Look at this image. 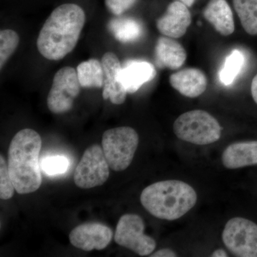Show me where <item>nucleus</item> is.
<instances>
[{"label":"nucleus","mask_w":257,"mask_h":257,"mask_svg":"<svg viewBox=\"0 0 257 257\" xmlns=\"http://www.w3.org/2000/svg\"><path fill=\"white\" fill-rule=\"evenodd\" d=\"M85 20V13L79 5L57 7L40 30L37 50L47 60H62L75 48Z\"/></svg>","instance_id":"f257e3e1"},{"label":"nucleus","mask_w":257,"mask_h":257,"mask_svg":"<svg viewBox=\"0 0 257 257\" xmlns=\"http://www.w3.org/2000/svg\"><path fill=\"white\" fill-rule=\"evenodd\" d=\"M41 148V137L32 128L20 130L10 143L8 171L18 194H30L41 186V166L39 162Z\"/></svg>","instance_id":"f03ea898"},{"label":"nucleus","mask_w":257,"mask_h":257,"mask_svg":"<svg viewBox=\"0 0 257 257\" xmlns=\"http://www.w3.org/2000/svg\"><path fill=\"white\" fill-rule=\"evenodd\" d=\"M145 209L158 219L173 221L195 206L197 195L192 186L179 180H165L146 187L140 196Z\"/></svg>","instance_id":"7ed1b4c3"},{"label":"nucleus","mask_w":257,"mask_h":257,"mask_svg":"<svg viewBox=\"0 0 257 257\" xmlns=\"http://www.w3.org/2000/svg\"><path fill=\"white\" fill-rule=\"evenodd\" d=\"M174 133L182 141L207 145L220 139L221 127L212 115L197 109L180 115L174 123Z\"/></svg>","instance_id":"20e7f679"},{"label":"nucleus","mask_w":257,"mask_h":257,"mask_svg":"<svg viewBox=\"0 0 257 257\" xmlns=\"http://www.w3.org/2000/svg\"><path fill=\"white\" fill-rule=\"evenodd\" d=\"M140 142L138 133L130 126L110 128L102 136L101 147L108 165L115 172L127 169Z\"/></svg>","instance_id":"39448f33"},{"label":"nucleus","mask_w":257,"mask_h":257,"mask_svg":"<svg viewBox=\"0 0 257 257\" xmlns=\"http://www.w3.org/2000/svg\"><path fill=\"white\" fill-rule=\"evenodd\" d=\"M145 224L141 216L135 214L121 216L114 234L115 242L141 256H149L156 248V241L145 234Z\"/></svg>","instance_id":"423d86ee"},{"label":"nucleus","mask_w":257,"mask_h":257,"mask_svg":"<svg viewBox=\"0 0 257 257\" xmlns=\"http://www.w3.org/2000/svg\"><path fill=\"white\" fill-rule=\"evenodd\" d=\"M222 240L234 256L257 257V224L251 220L241 217L230 219L225 225Z\"/></svg>","instance_id":"0eeeda50"},{"label":"nucleus","mask_w":257,"mask_h":257,"mask_svg":"<svg viewBox=\"0 0 257 257\" xmlns=\"http://www.w3.org/2000/svg\"><path fill=\"white\" fill-rule=\"evenodd\" d=\"M109 167L102 147H88L76 167L74 183L81 189H91L104 184L109 177Z\"/></svg>","instance_id":"6e6552de"},{"label":"nucleus","mask_w":257,"mask_h":257,"mask_svg":"<svg viewBox=\"0 0 257 257\" xmlns=\"http://www.w3.org/2000/svg\"><path fill=\"white\" fill-rule=\"evenodd\" d=\"M81 85L77 69L64 67L57 71L47 96V106L54 114L67 112L73 106L74 101L80 93Z\"/></svg>","instance_id":"1a4fd4ad"},{"label":"nucleus","mask_w":257,"mask_h":257,"mask_svg":"<svg viewBox=\"0 0 257 257\" xmlns=\"http://www.w3.org/2000/svg\"><path fill=\"white\" fill-rule=\"evenodd\" d=\"M112 237L113 231L109 226L100 222H87L72 230L69 241L74 247L90 251L104 249Z\"/></svg>","instance_id":"9d476101"},{"label":"nucleus","mask_w":257,"mask_h":257,"mask_svg":"<svg viewBox=\"0 0 257 257\" xmlns=\"http://www.w3.org/2000/svg\"><path fill=\"white\" fill-rule=\"evenodd\" d=\"M104 69V86L102 96L114 104H121L126 100V92L120 82L119 74L122 69L117 56L112 52H106L101 60Z\"/></svg>","instance_id":"9b49d317"},{"label":"nucleus","mask_w":257,"mask_h":257,"mask_svg":"<svg viewBox=\"0 0 257 257\" xmlns=\"http://www.w3.org/2000/svg\"><path fill=\"white\" fill-rule=\"evenodd\" d=\"M192 23V15L188 7L180 1L171 3L165 15L157 21V28L161 34L171 38H180L185 35Z\"/></svg>","instance_id":"f8f14e48"},{"label":"nucleus","mask_w":257,"mask_h":257,"mask_svg":"<svg viewBox=\"0 0 257 257\" xmlns=\"http://www.w3.org/2000/svg\"><path fill=\"white\" fill-rule=\"evenodd\" d=\"M170 83L181 94L189 98L200 96L207 87L205 74L197 68L184 69L172 74Z\"/></svg>","instance_id":"ddd939ff"},{"label":"nucleus","mask_w":257,"mask_h":257,"mask_svg":"<svg viewBox=\"0 0 257 257\" xmlns=\"http://www.w3.org/2000/svg\"><path fill=\"white\" fill-rule=\"evenodd\" d=\"M156 74V69L150 62L128 61L120 72L119 79L126 92L133 94L144 84L153 80Z\"/></svg>","instance_id":"4468645a"},{"label":"nucleus","mask_w":257,"mask_h":257,"mask_svg":"<svg viewBox=\"0 0 257 257\" xmlns=\"http://www.w3.org/2000/svg\"><path fill=\"white\" fill-rule=\"evenodd\" d=\"M157 65L160 68L178 69L187 59V52L178 42L169 37H160L155 47Z\"/></svg>","instance_id":"2eb2a0df"},{"label":"nucleus","mask_w":257,"mask_h":257,"mask_svg":"<svg viewBox=\"0 0 257 257\" xmlns=\"http://www.w3.org/2000/svg\"><path fill=\"white\" fill-rule=\"evenodd\" d=\"M203 15L223 36H229L234 32L232 11L226 0H210Z\"/></svg>","instance_id":"dca6fc26"},{"label":"nucleus","mask_w":257,"mask_h":257,"mask_svg":"<svg viewBox=\"0 0 257 257\" xmlns=\"http://www.w3.org/2000/svg\"><path fill=\"white\" fill-rule=\"evenodd\" d=\"M221 160L226 168L231 170L257 165V141L229 145L223 152Z\"/></svg>","instance_id":"f3484780"},{"label":"nucleus","mask_w":257,"mask_h":257,"mask_svg":"<svg viewBox=\"0 0 257 257\" xmlns=\"http://www.w3.org/2000/svg\"><path fill=\"white\" fill-rule=\"evenodd\" d=\"M108 29L115 38L122 43L137 41L143 33L141 24L134 18L113 19L108 24Z\"/></svg>","instance_id":"a211bd4d"},{"label":"nucleus","mask_w":257,"mask_h":257,"mask_svg":"<svg viewBox=\"0 0 257 257\" xmlns=\"http://www.w3.org/2000/svg\"><path fill=\"white\" fill-rule=\"evenodd\" d=\"M79 84L83 88H101L104 86V69L96 59H91L79 64L77 67Z\"/></svg>","instance_id":"6ab92c4d"},{"label":"nucleus","mask_w":257,"mask_h":257,"mask_svg":"<svg viewBox=\"0 0 257 257\" xmlns=\"http://www.w3.org/2000/svg\"><path fill=\"white\" fill-rule=\"evenodd\" d=\"M234 9L245 31L257 35V0H233Z\"/></svg>","instance_id":"aec40b11"},{"label":"nucleus","mask_w":257,"mask_h":257,"mask_svg":"<svg viewBox=\"0 0 257 257\" xmlns=\"http://www.w3.org/2000/svg\"><path fill=\"white\" fill-rule=\"evenodd\" d=\"M244 63V57L240 51L234 50L226 57L224 65L219 73V79L223 84L227 86L232 84L239 74Z\"/></svg>","instance_id":"412c9836"},{"label":"nucleus","mask_w":257,"mask_h":257,"mask_svg":"<svg viewBox=\"0 0 257 257\" xmlns=\"http://www.w3.org/2000/svg\"><path fill=\"white\" fill-rule=\"evenodd\" d=\"M20 43V37L13 30L0 32V67L3 69L10 57L14 54Z\"/></svg>","instance_id":"4be33fe9"},{"label":"nucleus","mask_w":257,"mask_h":257,"mask_svg":"<svg viewBox=\"0 0 257 257\" xmlns=\"http://www.w3.org/2000/svg\"><path fill=\"white\" fill-rule=\"evenodd\" d=\"M69 160L63 156H50L42 159L41 168L48 175L65 173L68 170Z\"/></svg>","instance_id":"5701e85b"},{"label":"nucleus","mask_w":257,"mask_h":257,"mask_svg":"<svg viewBox=\"0 0 257 257\" xmlns=\"http://www.w3.org/2000/svg\"><path fill=\"white\" fill-rule=\"evenodd\" d=\"M15 186L10 177L8 165L4 157H0V198L4 200L14 196Z\"/></svg>","instance_id":"b1692460"},{"label":"nucleus","mask_w":257,"mask_h":257,"mask_svg":"<svg viewBox=\"0 0 257 257\" xmlns=\"http://www.w3.org/2000/svg\"><path fill=\"white\" fill-rule=\"evenodd\" d=\"M138 0H105L108 10L116 16H120L133 8Z\"/></svg>","instance_id":"393cba45"},{"label":"nucleus","mask_w":257,"mask_h":257,"mask_svg":"<svg viewBox=\"0 0 257 257\" xmlns=\"http://www.w3.org/2000/svg\"><path fill=\"white\" fill-rule=\"evenodd\" d=\"M152 257H176L177 253L170 248H163L151 254Z\"/></svg>","instance_id":"a878e982"},{"label":"nucleus","mask_w":257,"mask_h":257,"mask_svg":"<svg viewBox=\"0 0 257 257\" xmlns=\"http://www.w3.org/2000/svg\"><path fill=\"white\" fill-rule=\"evenodd\" d=\"M251 92L253 100H254L255 102L257 104V74L256 75L253 77L252 82H251Z\"/></svg>","instance_id":"bb28decb"},{"label":"nucleus","mask_w":257,"mask_h":257,"mask_svg":"<svg viewBox=\"0 0 257 257\" xmlns=\"http://www.w3.org/2000/svg\"><path fill=\"white\" fill-rule=\"evenodd\" d=\"M211 256L227 257L228 254L227 253H226V251H224V250L221 249V248H219V249H217L216 250V251H214V252L212 253V254H211Z\"/></svg>","instance_id":"cd10ccee"},{"label":"nucleus","mask_w":257,"mask_h":257,"mask_svg":"<svg viewBox=\"0 0 257 257\" xmlns=\"http://www.w3.org/2000/svg\"><path fill=\"white\" fill-rule=\"evenodd\" d=\"M179 1L187 5L188 8H191L194 5V3H195L196 0H179Z\"/></svg>","instance_id":"c85d7f7f"}]
</instances>
